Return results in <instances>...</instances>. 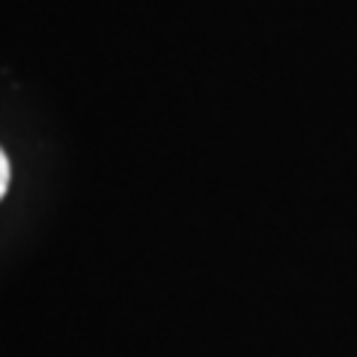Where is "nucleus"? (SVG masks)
<instances>
[{"label": "nucleus", "instance_id": "nucleus-1", "mask_svg": "<svg viewBox=\"0 0 357 357\" xmlns=\"http://www.w3.org/2000/svg\"><path fill=\"white\" fill-rule=\"evenodd\" d=\"M6 188H9V158H6V152L0 149V199H3Z\"/></svg>", "mask_w": 357, "mask_h": 357}]
</instances>
